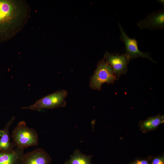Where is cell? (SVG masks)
<instances>
[{"instance_id": "9", "label": "cell", "mask_w": 164, "mask_h": 164, "mask_svg": "<svg viewBox=\"0 0 164 164\" xmlns=\"http://www.w3.org/2000/svg\"><path fill=\"white\" fill-rule=\"evenodd\" d=\"M24 149L16 147L10 152L0 151V164H21Z\"/></svg>"}, {"instance_id": "1", "label": "cell", "mask_w": 164, "mask_h": 164, "mask_svg": "<svg viewBox=\"0 0 164 164\" xmlns=\"http://www.w3.org/2000/svg\"><path fill=\"white\" fill-rule=\"evenodd\" d=\"M29 12L25 1L0 0V43L9 40L21 29Z\"/></svg>"}, {"instance_id": "10", "label": "cell", "mask_w": 164, "mask_h": 164, "mask_svg": "<svg viewBox=\"0 0 164 164\" xmlns=\"http://www.w3.org/2000/svg\"><path fill=\"white\" fill-rule=\"evenodd\" d=\"M15 119L12 116L6 123L3 129V133L0 138V151L10 152L16 147L12 142L11 141L9 133V128Z\"/></svg>"}, {"instance_id": "16", "label": "cell", "mask_w": 164, "mask_h": 164, "mask_svg": "<svg viewBox=\"0 0 164 164\" xmlns=\"http://www.w3.org/2000/svg\"><path fill=\"white\" fill-rule=\"evenodd\" d=\"M3 133V129L0 130V137H1Z\"/></svg>"}, {"instance_id": "3", "label": "cell", "mask_w": 164, "mask_h": 164, "mask_svg": "<svg viewBox=\"0 0 164 164\" xmlns=\"http://www.w3.org/2000/svg\"><path fill=\"white\" fill-rule=\"evenodd\" d=\"M65 90H59L37 100L32 105L22 107V109L33 111H40L43 109H53L64 107L65 99L67 95Z\"/></svg>"}, {"instance_id": "7", "label": "cell", "mask_w": 164, "mask_h": 164, "mask_svg": "<svg viewBox=\"0 0 164 164\" xmlns=\"http://www.w3.org/2000/svg\"><path fill=\"white\" fill-rule=\"evenodd\" d=\"M104 58L106 63L112 68L118 79L122 74H125L128 71V65L130 60L125 54H113L107 52Z\"/></svg>"}, {"instance_id": "12", "label": "cell", "mask_w": 164, "mask_h": 164, "mask_svg": "<svg viewBox=\"0 0 164 164\" xmlns=\"http://www.w3.org/2000/svg\"><path fill=\"white\" fill-rule=\"evenodd\" d=\"M92 156L83 154L79 149H77L64 164H92L91 161Z\"/></svg>"}, {"instance_id": "5", "label": "cell", "mask_w": 164, "mask_h": 164, "mask_svg": "<svg viewBox=\"0 0 164 164\" xmlns=\"http://www.w3.org/2000/svg\"><path fill=\"white\" fill-rule=\"evenodd\" d=\"M120 32V39L123 42L125 45V54L130 60L141 57L148 59L153 62H156L151 57L150 53H144L138 49V42L135 38H131L127 34L119 23H118Z\"/></svg>"}, {"instance_id": "11", "label": "cell", "mask_w": 164, "mask_h": 164, "mask_svg": "<svg viewBox=\"0 0 164 164\" xmlns=\"http://www.w3.org/2000/svg\"><path fill=\"white\" fill-rule=\"evenodd\" d=\"M164 122V115L160 114L155 116H150L144 120L140 121L138 126L143 133H147L156 129Z\"/></svg>"}, {"instance_id": "13", "label": "cell", "mask_w": 164, "mask_h": 164, "mask_svg": "<svg viewBox=\"0 0 164 164\" xmlns=\"http://www.w3.org/2000/svg\"><path fill=\"white\" fill-rule=\"evenodd\" d=\"M152 156L145 158H136L127 164H150Z\"/></svg>"}, {"instance_id": "8", "label": "cell", "mask_w": 164, "mask_h": 164, "mask_svg": "<svg viewBox=\"0 0 164 164\" xmlns=\"http://www.w3.org/2000/svg\"><path fill=\"white\" fill-rule=\"evenodd\" d=\"M50 156L43 149L39 148L24 154L21 164H50Z\"/></svg>"}, {"instance_id": "15", "label": "cell", "mask_w": 164, "mask_h": 164, "mask_svg": "<svg viewBox=\"0 0 164 164\" xmlns=\"http://www.w3.org/2000/svg\"><path fill=\"white\" fill-rule=\"evenodd\" d=\"M158 2L163 6H164V1L163 0H158Z\"/></svg>"}, {"instance_id": "6", "label": "cell", "mask_w": 164, "mask_h": 164, "mask_svg": "<svg viewBox=\"0 0 164 164\" xmlns=\"http://www.w3.org/2000/svg\"><path fill=\"white\" fill-rule=\"evenodd\" d=\"M137 26L141 29H147L151 30L164 29V9L152 12L145 18L139 21L137 23Z\"/></svg>"}, {"instance_id": "14", "label": "cell", "mask_w": 164, "mask_h": 164, "mask_svg": "<svg viewBox=\"0 0 164 164\" xmlns=\"http://www.w3.org/2000/svg\"><path fill=\"white\" fill-rule=\"evenodd\" d=\"M150 164H164V155L152 157L150 160Z\"/></svg>"}, {"instance_id": "4", "label": "cell", "mask_w": 164, "mask_h": 164, "mask_svg": "<svg viewBox=\"0 0 164 164\" xmlns=\"http://www.w3.org/2000/svg\"><path fill=\"white\" fill-rule=\"evenodd\" d=\"M117 78L111 66L103 61L98 65L91 79L90 86L93 89L100 90L104 83H114Z\"/></svg>"}, {"instance_id": "2", "label": "cell", "mask_w": 164, "mask_h": 164, "mask_svg": "<svg viewBox=\"0 0 164 164\" xmlns=\"http://www.w3.org/2000/svg\"><path fill=\"white\" fill-rule=\"evenodd\" d=\"M16 147L23 149L39 144L38 134L33 128L27 126L24 121H21L13 130L11 135Z\"/></svg>"}]
</instances>
